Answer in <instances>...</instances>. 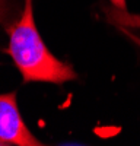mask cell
<instances>
[{
	"mask_svg": "<svg viewBox=\"0 0 140 146\" xmlns=\"http://www.w3.org/2000/svg\"><path fill=\"white\" fill-rule=\"evenodd\" d=\"M6 31L9 36L6 53L20 72L23 83L63 85L77 78L72 64L57 58L45 45L35 23L32 0H25L20 18Z\"/></svg>",
	"mask_w": 140,
	"mask_h": 146,
	"instance_id": "cell-1",
	"label": "cell"
},
{
	"mask_svg": "<svg viewBox=\"0 0 140 146\" xmlns=\"http://www.w3.org/2000/svg\"><path fill=\"white\" fill-rule=\"evenodd\" d=\"M2 7H3V0H0V16H2Z\"/></svg>",
	"mask_w": 140,
	"mask_h": 146,
	"instance_id": "cell-4",
	"label": "cell"
},
{
	"mask_svg": "<svg viewBox=\"0 0 140 146\" xmlns=\"http://www.w3.org/2000/svg\"><path fill=\"white\" fill-rule=\"evenodd\" d=\"M0 145L41 146L19 113L16 94H0Z\"/></svg>",
	"mask_w": 140,
	"mask_h": 146,
	"instance_id": "cell-2",
	"label": "cell"
},
{
	"mask_svg": "<svg viewBox=\"0 0 140 146\" xmlns=\"http://www.w3.org/2000/svg\"><path fill=\"white\" fill-rule=\"evenodd\" d=\"M111 2V5L114 6V7H117V9H121V10H124L125 9V0H110Z\"/></svg>",
	"mask_w": 140,
	"mask_h": 146,
	"instance_id": "cell-3",
	"label": "cell"
}]
</instances>
